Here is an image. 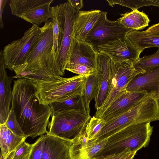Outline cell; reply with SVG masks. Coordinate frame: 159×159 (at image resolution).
<instances>
[{
  "instance_id": "1",
  "label": "cell",
  "mask_w": 159,
  "mask_h": 159,
  "mask_svg": "<svg viewBox=\"0 0 159 159\" xmlns=\"http://www.w3.org/2000/svg\"><path fill=\"white\" fill-rule=\"evenodd\" d=\"M36 92L35 86L30 81L24 79L14 81L11 109L26 138L47 133L52 113L49 105L41 103Z\"/></svg>"
},
{
  "instance_id": "2",
  "label": "cell",
  "mask_w": 159,
  "mask_h": 159,
  "mask_svg": "<svg viewBox=\"0 0 159 159\" xmlns=\"http://www.w3.org/2000/svg\"><path fill=\"white\" fill-rule=\"evenodd\" d=\"M53 33L52 21L39 28L35 45L25 63L14 67V79H26L34 84L58 80L64 75L52 53Z\"/></svg>"
},
{
  "instance_id": "3",
  "label": "cell",
  "mask_w": 159,
  "mask_h": 159,
  "mask_svg": "<svg viewBox=\"0 0 159 159\" xmlns=\"http://www.w3.org/2000/svg\"><path fill=\"white\" fill-rule=\"evenodd\" d=\"M150 123L130 125L109 137L104 148L96 157L117 154L125 151L137 152L143 148L147 147L153 127Z\"/></svg>"
},
{
  "instance_id": "4",
  "label": "cell",
  "mask_w": 159,
  "mask_h": 159,
  "mask_svg": "<svg viewBox=\"0 0 159 159\" xmlns=\"http://www.w3.org/2000/svg\"><path fill=\"white\" fill-rule=\"evenodd\" d=\"M51 116L46 134L72 143L85 130L91 117L76 109L53 112Z\"/></svg>"
},
{
  "instance_id": "5",
  "label": "cell",
  "mask_w": 159,
  "mask_h": 159,
  "mask_svg": "<svg viewBox=\"0 0 159 159\" xmlns=\"http://www.w3.org/2000/svg\"><path fill=\"white\" fill-rule=\"evenodd\" d=\"M84 80V76L78 75L34 84L36 88V95L41 103L48 105L78 95H83Z\"/></svg>"
},
{
  "instance_id": "6",
  "label": "cell",
  "mask_w": 159,
  "mask_h": 159,
  "mask_svg": "<svg viewBox=\"0 0 159 159\" xmlns=\"http://www.w3.org/2000/svg\"><path fill=\"white\" fill-rule=\"evenodd\" d=\"M154 116L150 103L146 99H143L124 113L106 121L105 125L95 138L98 140L107 139L130 125L151 122L153 120Z\"/></svg>"
},
{
  "instance_id": "7",
  "label": "cell",
  "mask_w": 159,
  "mask_h": 159,
  "mask_svg": "<svg viewBox=\"0 0 159 159\" xmlns=\"http://www.w3.org/2000/svg\"><path fill=\"white\" fill-rule=\"evenodd\" d=\"M133 63L129 61L115 62L110 58V79L107 97L101 107L96 111L94 116L100 118L113 100L126 90L130 82L138 75L145 71L136 69Z\"/></svg>"
},
{
  "instance_id": "8",
  "label": "cell",
  "mask_w": 159,
  "mask_h": 159,
  "mask_svg": "<svg viewBox=\"0 0 159 159\" xmlns=\"http://www.w3.org/2000/svg\"><path fill=\"white\" fill-rule=\"evenodd\" d=\"M39 28L33 24L21 38L13 41L4 47L2 54L6 68L12 71L14 67L25 63L37 42Z\"/></svg>"
},
{
  "instance_id": "9",
  "label": "cell",
  "mask_w": 159,
  "mask_h": 159,
  "mask_svg": "<svg viewBox=\"0 0 159 159\" xmlns=\"http://www.w3.org/2000/svg\"><path fill=\"white\" fill-rule=\"evenodd\" d=\"M107 12L102 11L97 21L87 34L85 41L97 50L98 47L125 38L129 32L134 30L122 25L117 20H108Z\"/></svg>"
},
{
  "instance_id": "10",
  "label": "cell",
  "mask_w": 159,
  "mask_h": 159,
  "mask_svg": "<svg viewBox=\"0 0 159 159\" xmlns=\"http://www.w3.org/2000/svg\"><path fill=\"white\" fill-rule=\"evenodd\" d=\"M53 0H11L12 15L32 24L45 23L51 17L50 5Z\"/></svg>"
},
{
  "instance_id": "11",
  "label": "cell",
  "mask_w": 159,
  "mask_h": 159,
  "mask_svg": "<svg viewBox=\"0 0 159 159\" xmlns=\"http://www.w3.org/2000/svg\"><path fill=\"white\" fill-rule=\"evenodd\" d=\"M65 3L63 32L59 53L56 59L60 70L64 75L69 61L74 39L73 25L79 12L67 1Z\"/></svg>"
},
{
  "instance_id": "12",
  "label": "cell",
  "mask_w": 159,
  "mask_h": 159,
  "mask_svg": "<svg viewBox=\"0 0 159 159\" xmlns=\"http://www.w3.org/2000/svg\"><path fill=\"white\" fill-rule=\"evenodd\" d=\"M97 50L108 56L115 62L138 60L141 52L126 37L98 47Z\"/></svg>"
},
{
  "instance_id": "13",
  "label": "cell",
  "mask_w": 159,
  "mask_h": 159,
  "mask_svg": "<svg viewBox=\"0 0 159 159\" xmlns=\"http://www.w3.org/2000/svg\"><path fill=\"white\" fill-rule=\"evenodd\" d=\"M107 140V139L89 140L85 130L71 145L70 159H93L104 148Z\"/></svg>"
},
{
  "instance_id": "14",
  "label": "cell",
  "mask_w": 159,
  "mask_h": 159,
  "mask_svg": "<svg viewBox=\"0 0 159 159\" xmlns=\"http://www.w3.org/2000/svg\"><path fill=\"white\" fill-rule=\"evenodd\" d=\"M148 93L145 91L126 90L123 92L113 100L100 118L107 121L119 115L143 99Z\"/></svg>"
},
{
  "instance_id": "15",
  "label": "cell",
  "mask_w": 159,
  "mask_h": 159,
  "mask_svg": "<svg viewBox=\"0 0 159 159\" xmlns=\"http://www.w3.org/2000/svg\"><path fill=\"white\" fill-rule=\"evenodd\" d=\"M98 52L86 41L73 39L68 63L84 65L97 70Z\"/></svg>"
},
{
  "instance_id": "16",
  "label": "cell",
  "mask_w": 159,
  "mask_h": 159,
  "mask_svg": "<svg viewBox=\"0 0 159 159\" xmlns=\"http://www.w3.org/2000/svg\"><path fill=\"white\" fill-rule=\"evenodd\" d=\"M98 52L97 69L98 84L94 98L96 111L101 107L107 97L110 79V58L103 53Z\"/></svg>"
},
{
  "instance_id": "17",
  "label": "cell",
  "mask_w": 159,
  "mask_h": 159,
  "mask_svg": "<svg viewBox=\"0 0 159 159\" xmlns=\"http://www.w3.org/2000/svg\"><path fill=\"white\" fill-rule=\"evenodd\" d=\"M0 51V124L6 121L11 109L12 98V90L11 88L12 76H8L4 66L2 54Z\"/></svg>"
},
{
  "instance_id": "18",
  "label": "cell",
  "mask_w": 159,
  "mask_h": 159,
  "mask_svg": "<svg viewBox=\"0 0 159 159\" xmlns=\"http://www.w3.org/2000/svg\"><path fill=\"white\" fill-rule=\"evenodd\" d=\"M43 135L42 159H70L71 142L47 134Z\"/></svg>"
},
{
  "instance_id": "19",
  "label": "cell",
  "mask_w": 159,
  "mask_h": 159,
  "mask_svg": "<svg viewBox=\"0 0 159 159\" xmlns=\"http://www.w3.org/2000/svg\"><path fill=\"white\" fill-rule=\"evenodd\" d=\"M101 12L98 10L80 11L73 25V39L85 41L87 34L99 18Z\"/></svg>"
},
{
  "instance_id": "20",
  "label": "cell",
  "mask_w": 159,
  "mask_h": 159,
  "mask_svg": "<svg viewBox=\"0 0 159 159\" xmlns=\"http://www.w3.org/2000/svg\"><path fill=\"white\" fill-rule=\"evenodd\" d=\"M159 90V66L138 75L128 84V91H145L148 93Z\"/></svg>"
},
{
  "instance_id": "21",
  "label": "cell",
  "mask_w": 159,
  "mask_h": 159,
  "mask_svg": "<svg viewBox=\"0 0 159 159\" xmlns=\"http://www.w3.org/2000/svg\"><path fill=\"white\" fill-rule=\"evenodd\" d=\"M126 37L141 52L146 48H159V32L134 30L129 32Z\"/></svg>"
},
{
  "instance_id": "22",
  "label": "cell",
  "mask_w": 159,
  "mask_h": 159,
  "mask_svg": "<svg viewBox=\"0 0 159 159\" xmlns=\"http://www.w3.org/2000/svg\"><path fill=\"white\" fill-rule=\"evenodd\" d=\"M0 146L1 150V159H4L26 137L17 136L13 133L5 124H0Z\"/></svg>"
},
{
  "instance_id": "23",
  "label": "cell",
  "mask_w": 159,
  "mask_h": 159,
  "mask_svg": "<svg viewBox=\"0 0 159 159\" xmlns=\"http://www.w3.org/2000/svg\"><path fill=\"white\" fill-rule=\"evenodd\" d=\"M120 15L122 17L118 19L120 23L133 30H143L148 25L150 22L147 15L138 10Z\"/></svg>"
},
{
  "instance_id": "24",
  "label": "cell",
  "mask_w": 159,
  "mask_h": 159,
  "mask_svg": "<svg viewBox=\"0 0 159 159\" xmlns=\"http://www.w3.org/2000/svg\"><path fill=\"white\" fill-rule=\"evenodd\" d=\"M49 105L52 112L73 109L86 112L83 96L80 94L62 101L54 102Z\"/></svg>"
},
{
  "instance_id": "25",
  "label": "cell",
  "mask_w": 159,
  "mask_h": 159,
  "mask_svg": "<svg viewBox=\"0 0 159 159\" xmlns=\"http://www.w3.org/2000/svg\"><path fill=\"white\" fill-rule=\"evenodd\" d=\"M98 84V75L96 71L86 76H84V86L83 91L86 112L90 115V103L94 98Z\"/></svg>"
},
{
  "instance_id": "26",
  "label": "cell",
  "mask_w": 159,
  "mask_h": 159,
  "mask_svg": "<svg viewBox=\"0 0 159 159\" xmlns=\"http://www.w3.org/2000/svg\"><path fill=\"white\" fill-rule=\"evenodd\" d=\"M107 1L111 7L118 4L130 8L133 11L138 10L139 8L145 6L159 7V0H111Z\"/></svg>"
},
{
  "instance_id": "27",
  "label": "cell",
  "mask_w": 159,
  "mask_h": 159,
  "mask_svg": "<svg viewBox=\"0 0 159 159\" xmlns=\"http://www.w3.org/2000/svg\"><path fill=\"white\" fill-rule=\"evenodd\" d=\"M133 65L136 69L146 71L159 66V48L154 53L145 55L134 62Z\"/></svg>"
},
{
  "instance_id": "28",
  "label": "cell",
  "mask_w": 159,
  "mask_h": 159,
  "mask_svg": "<svg viewBox=\"0 0 159 159\" xmlns=\"http://www.w3.org/2000/svg\"><path fill=\"white\" fill-rule=\"evenodd\" d=\"M106 124V121L102 118H97L95 116L91 117L85 129L89 139H95Z\"/></svg>"
},
{
  "instance_id": "29",
  "label": "cell",
  "mask_w": 159,
  "mask_h": 159,
  "mask_svg": "<svg viewBox=\"0 0 159 159\" xmlns=\"http://www.w3.org/2000/svg\"><path fill=\"white\" fill-rule=\"evenodd\" d=\"M34 145V143L30 144L23 141L15 150L13 159H29Z\"/></svg>"
},
{
  "instance_id": "30",
  "label": "cell",
  "mask_w": 159,
  "mask_h": 159,
  "mask_svg": "<svg viewBox=\"0 0 159 159\" xmlns=\"http://www.w3.org/2000/svg\"><path fill=\"white\" fill-rule=\"evenodd\" d=\"M5 124L7 127L16 135L25 137L17 121L13 111L11 109Z\"/></svg>"
},
{
  "instance_id": "31",
  "label": "cell",
  "mask_w": 159,
  "mask_h": 159,
  "mask_svg": "<svg viewBox=\"0 0 159 159\" xmlns=\"http://www.w3.org/2000/svg\"><path fill=\"white\" fill-rule=\"evenodd\" d=\"M65 69L79 75L84 76L89 75L97 71L84 65L70 63H67Z\"/></svg>"
},
{
  "instance_id": "32",
  "label": "cell",
  "mask_w": 159,
  "mask_h": 159,
  "mask_svg": "<svg viewBox=\"0 0 159 159\" xmlns=\"http://www.w3.org/2000/svg\"><path fill=\"white\" fill-rule=\"evenodd\" d=\"M44 142V138L43 135L40 136L34 143L29 159H42Z\"/></svg>"
},
{
  "instance_id": "33",
  "label": "cell",
  "mask_w": 159,
  "mask_h": 159,
  "mask_svg": "<svg viewBox=\"0 0 159 159\" xmlns=\"http://www.w3.org/2000/svg\"><path fill=\"white\" fill-rule=\"evenodd\" d=\"M132 152L128 151H125L117 154L96 157L93 159H124Z\"/></svg>"
},
{
  "instance_id": "34",
  "label": "cell",
  "mask_w": 159,
  "mask_h": 159,
  "mask_svg": "<svg viewBox=\"0 0 159 159\" xmlns=\"http://www.w3.org/2000/svg\"><path fill=\"white\" fill-rule=\"evenodd\" d=\"M67 1L77 11H79L83 7V2L82 0H68Z\"/></svg>"
},
{
  "instance_id": "35",
  "label": "cell",
  "mask_w": 159,
  "mask_h": 159,
  "mask_svg": "<svg viewBox=\"0 0 159 159\" xmlns=\"http://www.w3.org/2000/svg\"><path fill=\"white\" fill-rule=\"evenodd\" d=\"M8 1L7 0H0V28L3 29V22L2 20V14L6 4Z\"/></svg>"
},
{
  "instance_id": "36",
  "label": "cell",
  "mask_w": 159,
  "mask_h": 159,
  "mask_svg": "<svg viewBox=\"0 0 159 159\" xmlns=\"http://www.w3.org/2000/svg\"><path fill=\"white\" fill-rule=\"evenodd\" d=\"M146 30L148 32L151 33L159 32V23L153 25Z\"/></svg>"
},
{
  "instance_id": "37",
  "label": "cell",
  "mask_w": 159,
  "mask_h": 159,
  "mask_svg": "<svg viewBox=\"0 0 159 159\" xmlns=\"http://www.w3.org/2000/svg\"><path fill=\"white\" fill-rule=\"evenodd\" d=\"M15 150L10 153L4 159H13L15 154Z\"/></svg>"
},
{
  "instance_id": "38",
  "label": "cell",
  "mask_w": 159,
  "mask_h": 159,
  "mask_svg": "<svg viewBox=\"0 0 159 159\" xmlns=\"http://www.w3.org/2000/svg\"><path fill=\"white\" fill-rule=\"evenodd\" d=\"M136 152H132L124 159H133L134 156L136 155Z\"/></svg>"
},
{
  "instance_id": "39",
  "label": "cell",
  "mask_w": 159,
  "mask_h": 159,
  "mask_svg": "<svg viewBox=\"0 0 159 159\" xmlns=\"http://www.w3.org/2000/svg\"><path fill=\"white\" fill-rule=\"evenodd\" d=\"M157 102L158 105L159 109V90L157 91Z\"/></svg>"
}]
</instances>
